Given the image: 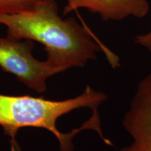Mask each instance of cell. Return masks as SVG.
Instances as JSON below:
<instances>
[{"mask_svg": "<svg viewBox=\"0 0 151 151\" xmlns=\"http://www.w3.org/2000/svg\"><path fill=\"white\" fill-rule=\"evenodd\" d=\"M0 24L6 27V37L41 43L47 52L46 61L58 73L84 67L100 51L114 55L74 18H62L55 0H41L18 14L0 15Z\"/></svg>", "mask_w": 151, "mask_h": 151, "instance_id": "7a4b0ae2", "label": "cell"}, {"mask_svg": "<svg viewBox=\"0 0 151 151\" xmlns=\"http://www.w3.org/2000/svg\"><path fill=\"white\" fill-rule=\"evenodd\" d=\"M122 125L133 141L120 151H151V73L139 83Z\"/></svg>", "mask_w": 151, "mask_h": 151, "instance_id": "277c9868", "label": "cell"}, {"mask_svg": "<svg viewBox=\"0 0 151 151\" xmlns=\"http://www.w3.org/2000/svg\"><path fill=\"white\" fill-rule=\"evenodd\" d=\"M41 0H0V15H11L29 10Z\"/></svg>", "mask_w": 151, "mask_h": 151, "instance_id": "8992f818", "label": "cell"}, {"mask_svg": "<svg viewBox=\"0 0 151 151\" xmlns=\"http://www.w3.org/2000/svg\"><path fill=\"white\" fill-rule=\"evenodd\" d=\"M33 41L0 38V67L38 93L46 89V80L58 74L48 61L41 62L32 55Z\"/></svg>", "mask_w": 151, "mask_h": 151, "instance_id": "3957f363", "label": "cell"}, {"mask_svg": "<svg viewBox=\"0 0 151 151\" xmlns=\"http://www.w3.org/2000/svg\"><path fill=\"white\" fill-rule=\"evenodd\" d=\"M86 9L105 21L124 20L128 17L143 18L149 12L148 0H67L63 14Z\"/></svg>", "mask_w": 151, "mask_h": 151, "instance_id": "5b68a950", "label": "cell"}, {"mask_svg": "<svg viewBox=\"0 0 151 151\" xmlns=\"http://www.w3.org/2000/svg\"><path fill=\"white\" fill-rule=\"evenodd\" d=\"M107 98L90 86L80 95L62 101L0 94V125L11 139L20 128H43L57 138L60 151H73V138L82 130L94 129L105 139L99 113L94 111Z\"/></svg>", "mask_w": 151, "mask_h": 151, "instance_id": "6da1fadb", "label": "cell"}, {"mask_svg": "<svg viewBox=\"0 0 151 151\" xmlns=\"http://www.w3.org/2000/svg\"><path fill=\"white\" fill-rule=\"evenodd\" d=\"M134 42L146 48L151 54V29L148 32L136 36Z\"/></svg>", "mask_w": 151, "mask_h": 151, "instance_id": "52a82bcc", "label": "cell"}]
</instances>
